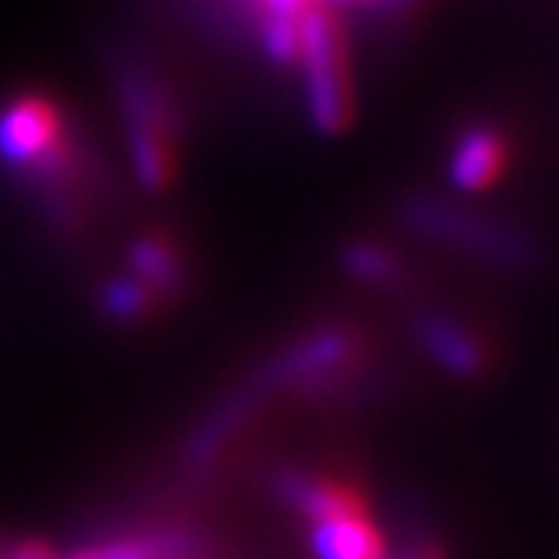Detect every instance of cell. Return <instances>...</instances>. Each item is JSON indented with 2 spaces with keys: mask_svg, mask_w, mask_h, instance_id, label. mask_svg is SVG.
I'll use <instances>...</instances> for the list:
<instances>
[{
  "mask_svg": "<svg viewBox=\"0 0 559 559\" xmlns=\"http://www.w3.org/2000/svg\"><path fill=\"white\" fill-rule=\"evenodd\" d=\"M108 82L139 189H173L186 142V105L169 71L145 51L122 45L108 55Z\"/></svg>",
  "mask_w": 559,
  "mask_h": 559,
  "instance_id": "cell-1",
  "label": "cell"
},
{
  "mask_svg": "<svg viewBox=\"0 0 559 559\" xmlns=\"http://www.w3.org/2000/svg\"><path fill=\"white\" fill-rule=\"evenodd\" d=\"M304 111L317 135H341L354 118V82L347 64V45L337 11L324 4H307L300 11L297 64Z\"/></svg>",
  "mask_w": 559,
  "mask_h": 559,
  "instance_id": "cell-2",
  "label": "cell"
},
{
  "mask_svg": "<svg viewBox=\"0 0 559 559\" xmlns=\"http://www.w3.org/2000/svg\"><path fill=\"white\" fill-rule=\"evenodd\" d=\"M402 223L428 239H438V243L468 250L475 257H486L496 263H523L530 253L526 239L515 229L468 216L465 210L438 203V199H428V195H415L408 203H402Z\"/></svg>",
  "mask_w": 559,
  "mask_h": 559,
  "instance_id": "cell-3",
  "label": "cell"
},
{
  "mask_svg": "<svg viewBox=\"0 0 559 559\" xmlns=\"http://www.w3.org/2000/svg\"><path fill=\"white\" fill-rule=\"evenodd\" d=\"M71 111L48 92H14L0 102V173L11 182L41 158L71 126Z\"/></svg>",
  "mask_w": 559,
  "mask_h": 559,
  "instance_id": "cell-4",
  "label": "cell"
},
{
  "mask_svg": "<svg viewBox=\"0 0 559 559\" xmlns=\"http://www.w3.org/2000/svg\"><path fill=\"white\" fill-rule=\"evenodd\" d=\"M270 492L280 506H287L294 515L307 519V523H328V519L341 515H361L368 512V499L361 489H354L344 478L313 472V468H276L270 475Z\"/></svg>",
  "mask_w": 559,
  "mask_h": 559,
  "instance_id": "cell-5",
  "label": "cell"
},
{
  "mask_svg": "<svg viewBox=\"0 0 559 559\" xmlns=\"http://www.w3.org/2000/svg\"><path fill=\"white\" fill-rule=\"evenodd\" d=\"M126 273H132L139 284L166 307L182 300L192 284V263L179 239L169 229H145L132 236L126 247Z\"/></svg>",
  "mask_w": 559,
  "mask_h": 559,
  "instance_id": "cell-6",
  "label": "cell"
},
{
  "mask_svg": "<svg viewBox=\"0 0 559 559\" xmlns=\"http://www.w3.org/2000/svg\"><path fill=\"white\" fill-rule=\"evenodd\" d=\"M210 543L192 526H148L95 539L64 559H199Z\"/></svg>",
  "mask_w": 559,
  "mask_h": 559,
  "instance_id": "cell-7",
  "label": "cell"
},
{
  "mask_svg": "<svg viewBox=\"0 0 559 559\" xmlns=\"http://www.w3.org/2000/svg\"><path fill=\"white\" fill-rule=\"evenodd\" d=\"M412 334L421 344V350L438 361L445 371L472 378L483 374L489 365V347L468 324H462L459 317L442 313V310H421L412 321Z\"/></svg>",
  "mask_w": 559,
  "mask_h": 559,
  "instance_id": "cell-8",
  "label": "cell"
},
{
  "mask_svg": "<svg viewBox=\"0 0 559 559\" xmlns=\"http://www.w3.org/2000/svg\"><path fill=\"white\" fill-rule=\"evenodd\" d=\"M509 163V142L492 126L465 129L449 152V182L462 192L489 189Z\"/></svg>",
  "mask_w": 559,
  "mask_h": 559,
  "instance_id": "cell-9",
  "label": "cell"
},
{
  "mask_svg": "<svg viewBox=\"0 0 559 559\" xmlns=\"http://www.w3.org/2000/svg\"><path fill=\"white\" fill-rule=\"evenodd\" d=\"M310 552L313 559H388L391 546L371 512L341 515L328 523L310 526Z\"/></svg>",
  "mask_w": 559,
  "mask_h": 559,
  "instance_id": "cell-10",
  "label": "cell"
},
{
  "mask_svg": "<svg viewBox=\"0 0 559 559\" xmlns=\"http://www.w3.org/2000/svg\"><path fill=\"white\" fill-rule=\"evenodd\" d=\"M95 310L105 324H115V328H139L145 321H152V317L163 310V304H158L139 280L126 270H118L111 276H105L98 290H95Z\"/></svg>",
  "mask_w": 559,
  "mask_h": 559,
  "instance_id": "cell-11",
  "label": "cell"
},
{
  "mask_svg": "<svg viewBox=\"0 0 559 559\" xmlns=\"http://www.w3.org/2000/svg\"><path fill=\"white\" fill-rule=\"evenodd\" d=\"M341 270L357 280V284L368 287H397L408 276L405 260L397 257L388 243H378V239H350V243L341 250Z\"/></svg>",
  "mask_w": 559,
  "mask_h": 559,
  "instance_id": "cell-12",
  "label": "cell"
},
{
  "mask_svg": "<svg viewBox=\"0 0 559 559\" xmlns=\"http://www.w3.org/2000/svg\"><path fill=\"white\" fill-rule=\"evenodd\" d=\"M8 559H58L45 543H37V539H27L21 546H14V552Z\"/></svg>",
  "mask_w": 559,
  "mask_h": 559,
  "instance_id": "cell-13",
  "label": "cell"
},
{
  "mask_svg": "<svg viewBox=\"0 0 559 559\" xmlns=\"http://www.w3.org/2000/svg\"><path fill=\"white\" fill-rule=\"evenodd\" d=\"M257 11H304L307 4H317V0H247Z\"/></svg>",
  "mask_w": 559,
  "mask_h": 559,
  "instance_id": "cell-14",
  "label": "cell"
},
{
  "mask_svg": "<svg viewBox=\"0 0 559 559\" xmlns=\"http://www.w3.org/2000/svg\"><path fill=\"white\" fill-rule=\"evenodd\" d=\"M418 0H374L371 4V14H381V17H391V14H402L408 8H415Z\"/></svg>",
  "mask_w": 559,
  "mask_h": 559,
  "instance_id": "cell-15",
  "label": "cell"
}]
</instances>
